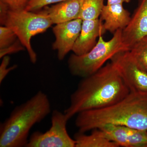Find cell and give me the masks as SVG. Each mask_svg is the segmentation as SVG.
Returning <instances> with one entry per match:
<instances>
[{"label":"cell","mask_w":147,"mask_h":147,"mask_svg":"<svg viewBox=\"0 0 147 147\" xmlns=\"http://www.w3.org/2000/svg\"><path fill=\"white\" fill-rule=\"evenodd\" d=\"M129 93L117 69L110 62L93 74L82 78L70 96V103L64 113L69 120L81 112L115 104Z\"/></svg>","instance_id":"obj_1"},{"label":"cell","mask_w":147,"mask_h":147,"mask_svg":"<svg viewBox=\"0 0 147 147\" xmlns=\"http://www.w3.org/2000/svg\"><path fill=\"white\" fill-rule=\"evenodd\" d=\"M75 123L82 133L107 124L147 130V94L130 92L115 104L79 113Z\"/></svg>","instance_id":"obj_2"},{"label":"cell","mask_w":147,"mask_h":147,"mask_svg":"<svg viewBox=\"0 0 147 147\" xmlns=\"http://www.w3.org/2000/svg\"><path fill=\"white\" fill-rule=\"evenodd\" d=\"M51 112L47 95L41 90L16 106L0 125V147H26L30 131Z\"/></svg>","instance_id":"obj_3"},{"label":"cell","mask_w":147,"mask_h":147,"mask_svg":"<svg viewBox=\"0 0 147 147\" xmlns=\"http://www.w3.org/2000/svg\"><path fill=\"white\" fill-rule=\"evenodd\" d=\"M122 30H117L108 41H105L100 35L95 46L85 55L78 56L71 54L67 61L71 74L82 78L89 76L99 70L117 53L128 51L123 43Z\"/></svg>","instance_id":"obj_4"},{"label":"cell","mask_w":147,"mask_h":147,"mask_svg":"<svg viewBox=\"0 0 147 147\" xmlns=\"http://www.w3.org/2000/svg\"><path fill=\"white\" fill-rule=\"evenodd\" d=\"M53 23L43 11L35 13L26 10L15 11L9 9L3 26L11 29L26 50L32 63H36L37 55L32 48L31 40L33 36L42 33Z\"/></svg>","instance_id":"obj_5"},{"label":"cell","mask_w":147,"mask_h":147,"mask_svg":"<svg viewBox=\"0 0 147 147\" xmlns=\"http://www.w3.org/2000/svg\"><path fill=\"white\" fill-rule=\"evenodd\" d=\"M51 126L45 132L36 131L29 138L26 147H76V142L69 136L67 124L68 120L64 113L53 110Z\"/></svg>","instance_id":"obj_6"},{"label":"cell","mask_w":147,"mask_h":147,"mask_svg":"<svg viewBox=\"0 0 147 147\" xmlns=\"http://www.w3.org/2000/svg\"><path fill=\"white\" fill-rule=\"evenodd\" d=\"M110 60L130 92L147 94V71L129 50L117 53Z\"/></svg>","instance_id":"obj_7"},{"label":"cell","mask_w":147,"mask_h":147,"mask_svg":"<svg viewBox=\"0 0 147 147\" xmlns=\"http://www.w3.org/2000/svg\"><path fill=\"white\" fill-rule=\"evenodd\" d=\"M82 20L76 18L71 21L56 24L53 31L55 40L52 47L57 52V58L62 61L72 48L82 29Z\"/></svg>","instance_id":"obj_8"},{"label":"cell","mask_w":147,"mask_h":147,"mask_svg":"<svg viewBox=\"0 0 147 147\" xmlns=\"http://www.w3.org/2000/svg\"><path fill=\"white\" fill-rule=\"evenodd\" d=\"M147 36V0H139L130 21L122 30L123 45L127 50Z\"/></svg>","instance_id":"obj_9"},{"label":"cell","mask_w":147,"mask_h":147,"mask_svg":"<svg viewBox=\"0 0 147 147\" xmlns=\"http://www.w3.org/2000/svg\"><path fill=\"white\" fill-rule=\"evenodd\" d=\"M101 19L84 20L80 34L72 48L74 54L85 55L91 50L97 43V38L105 33Z\"/></svg>","instance_id":"obj_10"},{"label":"cell","mask_w":147,"mask_h":147,"mask_svg":"<svg viewBox=\"0 0 147 147\" xmlns=\"http://www.w3.org/2000/svg\"><path fill=\"white\" fill-rule=\"evenodd\" d=\"M131 16L123 4H119L104 5L100 17L104 21L103 25L105 31L114 34L119 29L123 30L128 25Z\"/></svg>","instance_id":"obj_11"},{"label":"cell","mask_w":147,"mask_h":147,"mask_svg":"<svg viewBox=\"0 0 147 147\" xmlns=\"http://www.w3.org/2000/svg\"><path fill=\"white\" fill-rule=\"evenodd\" d=\"M83 0H66L50 7H44L53 24H57L79 18Z\"/></svg>","instance_id":"obj_12"},{"label":"cell","mask_w":147,"mask_h":147,"mask_svg":"<svg viewBox=\"0 0 147 147\" xmlns=\"http://www.w3.org/2000/svg\"><path fill=\"white\" fill-rule=\"evenodd\" d=\"M76 147H118V145L108 139L100 129L92 130L90 134L79 132L74 135Z\"/></svg>","instance_id":"obj_13"},{"label":"cell","mask_w":147,"mask_h":147,"mask_svg":"<svg viewBox=\"0 0 147 147\" xmlns=\"http://www.w3.org/2000/svg\"><path fill=\"white\" fill-rule=\"evenodd\" d=\"M105 137L119 147H129L128 127L122 125L107 124L100 128Z\"/></svg>","instance_id":"obj_14"},{"label":"cell","mask_w":147,"mask_h":147,"mask_svg":"<svg viewBox=\"0 0 147 147\" xmlns=\"http://www.w3.org/2000/svg\"><path fill=\"white\" fill-rule=\"evenodd\" d=\"M104 0H83L79 18L84 20L98 19L104 7Z\"/></svg>","instance_id":"obj_15"},{"label":"cell","mask_w":147,"mask_h":147,"mask_svg":"<svg viewBox=\"0 0 147 147\" xmlns=\"http://www.w3.org/2000/svg\"><path fill=\"white\" fill-rule=\"evenodd\" d=\"M129 147H147V130L128 128Z\"/></svg>","instance_id":"obj_16"},{"label":"cell","mask_w":147,"mask_h":147,"mask_svg":"<svg viewBox=\"0 0 147 147\" xmlns=\"http://www.w3.org/2000/svg\"><path fill=\"white\" fill-rule=\"evenodd\" d=\"M129 51L147 71V36L139 40Z\"/></svg>","instance_id":"obj_17"},{"label":"cell","mask_w":147,"mask_h":147,"mask_svg":"<svg viewBox=\"0 0 147 147\" xmlns=\"http://www.w3.org/2000/svg\"><path fill=\"white\" fill-rule=\"evenodd\" d=\"M17 39L16 34L10 28L4 26L0 27V49L8 47Z\"/></svg>","instance_id":"obj_18"},{"label":"cell","mask_w":147,"mask_h":147,"mask_svg":"<svg viewBox=\"0 0 147 147\" xmlns=\"http://www.w3.org/2000/svg\"><path fill=\"white\" fill-rule=\"evenodd\" d=\"M66 0H30L25 10L36 11L52 4L61 2Z\"/></svg>","instance_id":"obj_19"},{"label":"cell","mask_w":147,"mask_h":147,"mask_svg":"<svg viewBox=\"0 0 147 147\" xmlns=\"http://www.w3.org/2000/svg\"><path fill=\"white\" fill-rule=\"evenodd\" d=\"M25 50L26 48L18 38L14 43L8 47L0 49V58L1 59L7 55L14 54Z\"/></svg>","instance_id":"obj_20"},{"label":"cell","mask_w":147,"mask_h":147,"mask_svg":"<svg viewBox=\"0 0 147 147\" xmlns=\"http://www.w3.org/2000/svg\"><path fill=\"white\" fill-rule=\"evenodd\" d=\"M10 58L9 56H5L2 58L1 63L0 65V84H1L6 76L11 71L14 70L17 67V65H14L7 68L10 62Z\"/></svg>","instance_id":"obj_21"},{"label":"cell","mask_w":147,"mask_h":147,"mask_svg":"<svg viewBox=\"0 0 147 147\" xmlns=\"http://www.w3.org/2000/svg\"><path fill=\"white\" fill-rule=\"evenodd\" d=\"M30 0H0L9 7L10 10L19 11L25 10Z\"/></svg>","instance_id":"obj_22"},{"label":"cell","mask_w":147,"mask_h":147,"mask_svg":"<svg viewBox=\"0 0 147 147\" xmlns=\"http://www.w3.org/2000/svg\"><path fill=\"white\" fill-rule=\"evenodd\" d=\"M9 7L5 3L0 1V24L3 26L9 11Z\"/></svg>","instance_id":"obj_23"},{"label":"cell","mask_w":147,"mask_h":147,"mask_svg":"<svg viewBox=\"0 0 147 147\" xmlns=\"http://www.w3.org/2000/svg\"><path fill=\"white\" fill-rule=\"evenodd\" d=\"M130 0H107V5L123 4L124 3L130 2Z\"/></svg>","instance_id":"obj_24"}]
</instances>
